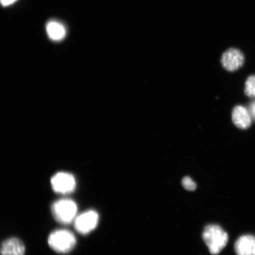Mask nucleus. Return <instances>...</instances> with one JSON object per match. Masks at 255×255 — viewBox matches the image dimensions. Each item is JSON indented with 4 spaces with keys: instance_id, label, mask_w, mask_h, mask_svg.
I'll use <instances>...</instances> for the list:
<instances>
[{
    "instance_id": "nucleus-8",
    "label": "nucleus",
    "mask_w": 255,
    "mask_h": 255,
    "mask_svg": "<svg viewBox=\"0 0 255 255\" xmlns=\"http://www.w3.org/2000/svg\"><path fill=\"white\" fill-rule=\"evenodd\" d=\"M25 247L22 241L17 238L5 239L0 246L1 255H24Z\"/></svg>"
},
{
    "instance_id": "nucleus-5",
    "label": "nucleus",
    "mask_w": 255,
    "mask_h": 255,
    "mask_svg": "<svg viewBox=\"0 0 255 255\" xmlns=\"http://www.w3.org/2000/svg\"><path fill=\"white\" fill-rule=\"evenodd\" d=\"M98 212L89 210L76 216L74 221L75 229L79 234L86 235L95 230L99 222Z\"/></svg>"
},
{
    "instance_id": "nucleus-14",
    "label": "nucleus",
    "mask_w": 255,
    "mask_h": 255,
    "mask_svg": "<svg viewBox=\"0 0 255 255\" xmlns=\"http://www.w3.org/2000/svg\"><path fill=\"white\" fill-rule=\"evenodd\" d=\"M15 1H17V0H0L1 4L4 6L10 5Z\"/></svg>"
},
{
    "instance_id": "nucleus-3",
    "label": "nucleus",
    "mask_w": 255,
    "mask_h": 255,
    "mask_svg": "<svg viewBox=\"0 0 255 255\" xmlns=\"http://www.w3.org/2000/svg\"><path fill=\"white\" fill-rule=\"evenodd\" d=\"M52 213L56 221L63 225H68L75 221L78 212L77 204L70 199H62L53 203Z\"/></svg>"
},
{
    "instance_id": "nucleus-6",
    "label": "nucleus",
    "mask_w": 255,
    "mask_h": 255,
    "mask_svg": "<svg viewBox=\"0 0 255 255\" xmlns=\"http://www.w3.org/2000/svg\"><path fill=\"white\" fill-rule=\"evenodd\" d=\"M245 56L242 51L231 47L223 53L221 59V65L226 71L234 72L238 71L244 66Z\"/></svg>"
},
{
    "instance_id": "nucleus-2",
    "label": "nucleus",
    "mask_w": 255,
    "mask_h": 255,
    "mask_svg": "<svg viewBox=\"0 0 255 255\" xmlns=\"http://www.w3.org/2000/svg\"><path fill=\"white\" fill-rule=\"evenodd\" d=\"M48 244L53 251L59 254H67L75 248L76 238L73 233L67 229H57L48 237Z\"/></svg>"
},
{
    "instance_id": "nucleus-1",
    "label": "nucleus",
    "mask_w": 255,
    "mask_h": 255,
    "mask_svg": "<svg viewBox=\"0 0 255 255\" xmlns=\"http://www.w3.org/2000/svg\"><path fill=\"white\" fill-rule=\"evenodd\" d=\"M203 241L212 255H218L225 248L228 242V235L221 226L209 225L204 229Z\"/></svg>"
},
{
    "instance_id": "nucleus-13",
    "label": "nucleus",
    "mask_w": 255,
    "mask_h": 255,
    "mask_svg": "<svg viewBox=\"0 0 255 255\" xmlns=\"http://www.w3.org/2000/svg\"><path fill=\"white\" fill-rule=\"evenodd\" d=\"M249 112H250L251 118L255 121V101L251 103L249 106Z\"/></svg>"
},
{
    "instance_id": "nucleus-11",
    "label": "nucleus",
    "mask_w": 255,
    "mask_h": 255,
    "mask_svg": "<svg viewBox=\"0 0 255 255\" xmlns=\"http://www.w3.org/2000/svg\"><path fill=\"white\" fill-rule=\"evenodd\" d=\"M244 92L248 98H255V75H250L247 78L245 82Z\"/></svg>"
},
{
    "instance_id": "nucleus-12",
    "label": "nucleus",
    "mask_w": 255,
    "mask_h": 255,
    "mask_svg": "<svg viewBox=\"0 0 255 255\" xmlns=\"http://www.w3.org/2000/svg\"><path fill=\"white\" fill-rule=\"evenodd\" d=\"M182 184L184 189L189 191H193L197 187L196 184L189 177H186L183 178Z\"/></svg>"
},
{
    "instance_id": "nucleus-9",
    "label": "nucleus",
    "mask_w": 255,
    "mask_h": 255,
    "mask_svg": "<svg viewBox=\"0 0 255 255\" xmlns=\"http://www.w3.org/2000/svg\"><path fill=\"white\" fill-rule=\"evenodd\" d=\"M235 250L237 255H255V237L242 236L236 242Z\"/></svg>"
},
{
    "instance_id": "nucleus-10",
    "label": "nucleus",
    "mask_w": 255,
    "mask_h": 255,
    "mask_svg": "<svg viewBox=\"0 0 255 255\" xmlns=\"http://www.w3.org/2000/svg\"><path fill=\"white\" fill-rule=\"evenodd\" d=\"M46 30L48 36L54 41H60L65 37L66 30L62 24L52 21L47 23Z\"/></svg>"
},
{
    "instance_id": "nucleus-7",
    "label": "nucleus",
    "mask_w": 255,
    "mask_h": 255,
    "mask_svg": "<svg viewBox=\"0 0 255 255\" xmlns=\"http://www.w3.org/2000/svg\"><path fill=\"white\" fill-rule=\"evenodd\" d=\"M232 120L234 125L241 129H247L252 125V118L246 108L237 105L232 113Z\"/></svg>"
},
{
    "instance_id": "nucleus-4",
    "label": "nucleus",
    "mask_w": 255,
    "mask_h": 255,
    "mask_svg": "<svg viewBox=\"0 0 255 255\" xmlns=\"http://www.w3.org/2000/svg\"><path fill=\"white\" fill-rule=\"evenodd\" d=\"M51 186L56 193L63 194L74 192L76 187V178L73 174L67 172H58L53 175L50 180Z\"/></svg>"
}]
</instances>
